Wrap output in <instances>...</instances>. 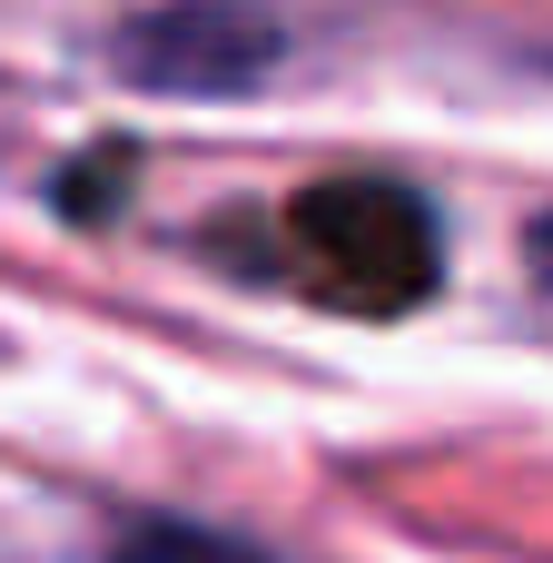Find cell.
<instances>
[{
  "label": "cell",
  "instance_id": "2",
  "mask_svg": "<svg viewBox=\"0 0 553 563\" xmlns=\"http://www.w3.org/2000/svg\"><path fill=\"white\" fill-rule=\"evenodd\" d=\"M287 20L257 0H168L119 30V79L158 99H237L287 69Z\"/></svg>",
  "mask_w": 553,
  "mask_h": 563
},
{
  "label": "cell",
  "instance_id": "3",
  "mask_svg": "<svg viewBox=\"0 0 553 563\" xmlns=\"http://www.w3.org/2000/svg\"><path fill=\"white\" fill-rule=\"evenodd\" d=\"M109 563H277V554H257L247 534L188 525V515H139V525L109 544Z\"/></svg>",
  "mask_w": 553,
  "mask_h": 563
},
{
  "label": "cell",
  "instance_id": "4",
  "mask_svg": "<svg viewBox=\"0 0 553 563\" xmlns=\"http://www.w3.org/2000/svg\"><path fill=\"white\" fill-rule=\"evenodd\" d=\"M534 267L553 277V218H534Z\"/></svg>",
  "mask_w": 553,
  "mask_h": 563
},
{
  "label": "cell",
  "instance_id": "1",
  "mask_svg": "<svg viewBox=\"0 0 553 563\" xmlns=\"http://www.w3.org/2000/svg\"><path fill=\"white\" fill-rule=\"evenodd\" d=\"M277 267L346 317H396L435 297L445 228L406 178H317L277 208Z\"/></svg>",
  "mask_w": 553,
  "mask_h": 563
}]
</instances>
